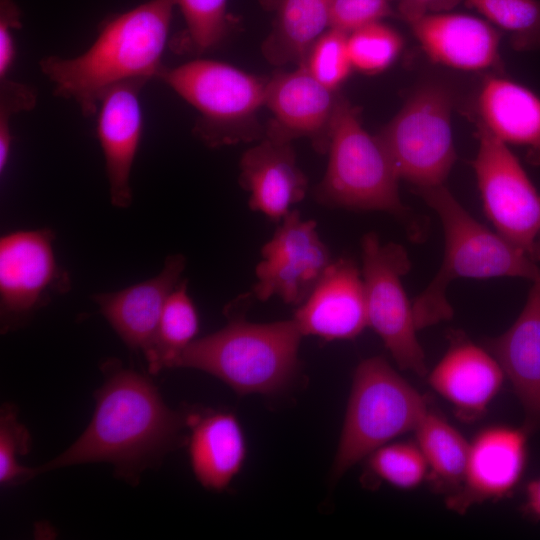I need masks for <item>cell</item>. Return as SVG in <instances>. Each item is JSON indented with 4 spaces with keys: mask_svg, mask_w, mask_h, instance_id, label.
I'll return each instance as SVG.
<instances>
[{
    "mask_svg": "<svg viewBox=\"0 0 540 540\" xmlns=\"http://www.w3.org/2000/svg\"><path fill=\"white\" fill-rule=\"evenodd\" d=\"M92 419L60 455L34 468L35 475L72 465L106 462L131 484L157 465L179 441L187 414L166 405L152 380L117 359L102 364Z\"/></svg>",
    "mask_w": 540,
    "mask_h": 540,
    "instance_id": "6da1fadb",
    "label": "cell"
},
{
    "mask_svg": "<svg viewBox=\"0 0 540 540\" xmlns=\"http://www.w3.org/2000/svg\"><path fill=\"white\" fill-rule=\"evenodd\" d=\"M175 0H148L106 20L91 46L39 65L54 94L74 101L84 117L96 116L99 98L109 87L132 79L157 78L164 65Z\"/></svg>",
    "mask_w": 540,
    "mask_h": 540,
    "instance_id": "7a4b0ae2",
    "label": "cell"
},
{
    "mask_svg": "<svg viewBox=\"0 0 540 540\" xmlns=\"http://www.w3.org/2000/svg\"><path fill=\"white\" fill-rule=\"evenodd\" d=\"M439 216L445 235L441 267L412 303L419 329L453 315L446 293L458 278L520 277L540 281V267L525 251L475 220L443 185L415 188Z\"/></svg>",
    "mask_w": 540,
    "mask_h": 540,
    "instance_id": "3957f363",
    "label": "cell"
},
{
    "mask_svg": "<svg viewBox=\"0 0 540 540\" xmlns=\"http://www.w3.org/2000/svg\"><path fill=\"white\" fill-rule=\"evenodd\" d=\"M228 323L195 339L174 368H192L215 376L239 394H269L294 375L302 334L293 319L257 324L227 307Z\"/></svg>",
    "mask_w": 540,
    "mask_h": 540,
    "instance_id": "277c9868",
    "label": "cell"
},
{
    "mask_svg": "<svg viewBox=\"0 0 540 540\" xmlns=\"http://www.w3.org/2000/svg\"><path fill=\"white\" fill-rule=\"evenodd\" d=\"M329 160L315 199L326 207L375 210L409 216L399 177L378 136L362 126L358 109L339 97L331 122Z\"/></svg>",
    "mask_w": 540,
    "mask_h": 540,
    "instance_id": "5b68a950",
    "label": "cell"
},
{
    "mask_svg": "<svg viewBox=\"0 0 540 540\" xmlns=\"http://www.w3.org/2000/svg\"><path fill=\"white\" fill-rule=\"evenodd\" d=\"M424 397L381 356L357 366L333 475L344 474L390 440L414 431L427 411Z\"/></svg>",
    "mask_w": 540,
    "mask_h": 540,
    "instance_id": "8992f818",
    "label": "cell"
},
{
    "mask_svg": "<svg viewBox=\"0 0 540 540\" xmlns=\"http://www.w3.org/2000/svg\"><path fill=\"white\" fill-rule=\"evenodd\" d=\"M454 103L455 93L447 85L424 84L378 135L399 179L415 188L444 183L456 160L451 130Z\"/></svg>",
    "mask_w": 540,
    "mask_h": 540,
    "instance_id": "52a82bcc",
    "label": "cell"
},
{
    "mask_svg": "<svg viewBox=\"0 0 540 540\" xmlns=\"http://www.w3.org/2000/svg\"><path fill=\"white\" fill-rule=\"evenodd\" d=\"M157 79L198 110L195 133L211 147L244 139L242 125L265 104L268 83L212 59L164 66Z\"/></svg>",
    "mask_w": 540,
    "mask_h": 540,
    "instance_id": "ba28073f",
    "label": "cell"
},
{
    "mask_svg": "<svg viewBox=\"0 0 540 540\" xmlns=\"http://www.w3.org/2000/svg\"><path fill=\"white\" fill-rule=\"evenodd\" d=\"M361 249L368 326L401 369L425 376V354L417 338L412 304L402 285V277L411 267L407 251L400 244L381 243L374 232L363 236Z\"/></svg>",
    "mask_w": 540,
    "mask_h": 540,
    "instance_id": "9c48e42d",
    "label": "cell"
},
{
    "mask_svg": "<svg viewBox=\"0 0 540 540\" xmlns=\"http://www.w3.org/2000/svg\"><path fill=\"white\" fill-rule=\"evenodd\" d=\"M55 238L50 228L18 230L1 237L2 333L26 325L54 296L70 290V275L56 259Z\"/></svg>",
    "mask_w": 540,
    "mask_h": 540,
    "instance_id": "30bf717a",
    "label": "cell"
},
{
    "mask_svg": "<svg viewBox=\"0 0 540 540\" xmlns=\"http://www.w3.org/2000/svg\"><path fill=\"white\" fill-rule=\"evenodd\" d=\"M472 161L486 217L496 232L534 260L540 233V194L507 144L479 122Z\"/></svg>",
    "mask_w": 540,
    "mask_h": 540,
    "instance_id": "8fae6325",
    "label": "cell"
},
{
    "mask_svg": "<svg viewBox=\"0 0 540 540\" xmlns=\"http://www.w3.org/2000/svg\"><path fill=\"white\" fill-rule=\"evenodd\" d=\"M262 260L255 268L252 296L266 301L273 296L299 306L308 297L332 261L314 220L289 211L271 239L261 248Z\"/></svg>",
    "mask_w": 540,
    "mask_h": 540,
    "instance_id": "7c38bea8",
    "label": "cell"
},
{
    "mask_svg": "<svg viewBox=\"0 0 540 540\" xmlns=\"http://www.w3.org/2000/svg\"><path fill=\"white\" fill-rule=\"evenodd\" d=\"M527 435L523 427L497 425L481 430L469 443L462 485L446 498L447 507L465 513L475 504L509 495L524 473Z\"/></svg>",
    "mask_w": 540,
    "mask_h": 540,
    "instance_id": "4fadbf2b",
    "label": "cell"
},
{
    "mask_svg": "<svg viewBox=\"0 0 540 540\" xmlns=\"http://www.w3.org/2000/svg\"><path fill=\"white\" fill-rule=\"evenodd\" d=\"M149 82L132 79L107 88L99 98L96 133L105 159L111 204L128 208L133 200L130 176L141 142L140 94Z\"/></svg>",
    "mask_w": 540,
    "mask_h": 540,
    "instance_id": "5bb4252c",
    "label": "cell"
},
{
    "mask_svg": "<svg viewBox=\"0 0 540 540\" xmlns=\"http://www.w3.org/2000/svg\"><path fill=\"white\" fill-rule=\"evenodd\" d=\"M301 334L352 339L368 326L362 272L349 257L332 260L292 318Z\"/></svg>",
    "mask_w": 540,
    "mask_h": 540,
    "instance_id": "9a60e30c",
    "label": "cell"
},
{
    "mask_svg": "<svg viewBox=\"0 0 540 540\" xmlns=\"http://www.w3.org/2000/svg\"><path fill=\"white\" fill-rule=\"evenodd\" d=\"M339 97L302 63L267 83L265 104L274 115L268 137L291 142L309 138L318 152L328 150L331 122Z\"/></svg>",
    "mask_w": 540,
    "mask_h": 540,
    "instance_id": "2e32d148",
    "label": "cell"
},
{
    "mask_svg": "<svg viewBox=\"0 0 540 540\" xmlns=\"http://www.w3.org/2000/svg\"><path fill=\"white\" fill-rule=\"evenodd\" d=\"M504 372L496 358L463 334L454 333L450 345L428 375L430 386L465 422L479 419L500 391Z\"/></svg>",
    "mask_w": 540,
    "mask_h": 540,
    "instance_id": "e0dca14e",
    "label": "cell"
},
{
    "mask_svg": "<svg viewBox=\"0 0 540 540\" xmlns=\"http://www.w3.org/2000/svg\"><path fill=\"white\" fill-rule=\"evenodd\" d=\"M185 266L182 254L169 255L156 276L115 292L92 295L101 314L130 349L144 354L150 346L166 301Z\"/></svg>",
    "mask_w": 540,
    "mask_h": 540,
    "instance_id": "ac0fdd59",
    "label": "cell"
},
{
    "mask_svg": "<svg viewBox=\"0 0 540 540\" xmlns=\"http://www.w3.org/2000/svg\"><path fill=\"white\" fill-rule=\"evenodd\" d=\"M532 283L515 322L485 342L520 401L528 434L540 429V281Z\"/></svg>",
    "mask_w": 540,
    "mask_h": 540,
    "instance_id": "d6986e66",
    "label": "cell"
},
{
    "mask_svg": "<svg viewBox=\"0 0 540 540\" xmlns=\"http://www.w3.org/2000/svg\"><path fill=\"white\" fill-rule=\"evenodd\" d=\"M239 182L250 194L249 208L278 223L308 189L290 142L269 137L243 154Z\"/></svg>",
    "mask_w": 540,
    "mask_h": 540,
    "instance_id": "ffe728a7",
    "label": "cell"
},
{
    "mask_svg": "<svg viewBox=\"0 0 540 540\" xmlns=\"http://www.w3.org/2000/svg\"><path fill=\"white\" fill-rule=\"evenodd\" d=\"M409 25L425 53L437 63L467 71L500 63V33L480 18L443 12L424 15Z\"/></svg>",
    "mask_w": 540,
    "mask_h": 540,
    "instance_id": "44dd1931",
    "label": "cell"
},
{
    "mask_svg": "<svg viewBox=\"0 0 540 540\" xmlns=\"http://www.w3.org/2000/svg\"><path fill=\"white\" fill-rule=\"evenodd\" d=\"M192 471L206 489H225L241 469L246 441L237 418L227 412L187 414Z\"/></svg>",
    "mask_w": 540,
    "mask_h": 540,
    "instance_id": "7402d4cb",
    "label": "cell"
},
{
    "mask_svg": "<svg viewBox=\"0 0 540 540\" xmlns=\"http://www.w3.org/2000/svg\"><path fill=\"white\" fill-rule=\"evenodd\" d=\"M479 122L505 144L522 146L527 159L540 166V97L503 77L486 78L480 88Z\"/></svg>",
    "mask_w": 540,
    "mask_h": 540,
    "instance_id": "603a6c76",
    "label": "cell"
},
{
    "mask_svg": "<svg viewBox=\"0 0 540 540\" xmlns=\"http://www.w3.org/2000/svg\"><path fill=\"white\" fill-rule=\"evenodd\" d=\"M332 0H282L272 32L262 45L275 65L303 61L315 41L329 28Z\"/></svg>",
    "mask_w": 540,
    "mask_h": 540,
    "instance_id": "cb8c5ba5",
    "label": "cell"
},
{
    "mask_svg": "<svg viewBox=\"0 0 540 540\" xmlns=\"http://www.w3.org/2000/svg\"><path fill=\"white\" fill-rule=\"evenodd\" d=\"M414 431L428 466V479L437 491L447 497L452 495L464 479L469 443L444 417L429 408Z\"/></svg>",
    "mask_w": 540,
    "mask_h": 540,
    "instance_id": "d4e9b609",
    "label": "cell"
},
{
    "mask_svg": "<svg viewBox=\"0 0 540 540\" xmlns=\"http://www.w3.org/2000/svg\"><path fill=\"white\" fill-rule=\"evenodd\" d=\"M198 331V312L188 294V281L183 279L168 297L154 338L144 352L150 373L174 368L178 357L195 340Z\"/></svg>",
    "mask_w": 540,
    "mask_h": 540,
    "instance_id": "484cf974",
    "label": "cell"
},
{
    "mask_svg": "<svg viewBox=\"0 0 540 540\" xmlns=\"http://www.w3.org/2000/svg\"><path fill=\"white\" fill-rule=\"evenodd\" d=\"M462 1L508 32L515 50H540V0Z\"/></svg>",
    "mask_w": 540,
    "mask_h": 540,
    "instance_id": "4316f807",
    "label": "cell"
},
{
    "mask_svg": "<svg viewBox=\"0 0 540 540\" xmlns=\"http://www.w3.org/2000/svg\"><path fill=\"white\" fill-rule=\"evenodd\" d=\"M186 29L176 46L182 51L202 54L216 46L229 29L228 0H175Z\"/></svg>",
    "mask_w": 540,
    "mask_h": 540,
    "instance_id": "83f0119b",
    "label": "cell"
},
{
    "mask_svg": "<svg viewBox=\"0 0 540 540\" xmlns=\"http://www.w3.org/2000/svg\"><path fill=\"white\" fill-rule=\"evenodd\" d=\"M400 35L381 21L360 27L348 35L353 68L367 74L386 69L402 48Z\"/></svg>",
    "mask_w": 540,
    "mask_h": 540,
    "instance_id": "f1b7e54d",
    "label": "cell"
},
{
    "mask_svg": "<svg viewBox=\"0 0 540 540\" xmlns=\"http://www.w3.org/2000/svg\"><path fill=\"white\" fill-rule=\"evenodd\" d=\"M369 468L399 489H413L428 478V466L417 444H385L369 455Z\"/></svg>",
    "mask_w": 540,
    "mask_h": 540,
    "instance_id": "f546056e",
    "label": "cell"
},
{
    "mask_svg": "<svg viewBox=\"0 0 540 540\" xmlns=\"http://www.w3.org/2000/svg\"><path fill=\"white\" fill-rule=\"evenodd\" d=\"M348 35L342 30L328 28L301 62L319 82L332 90H336L353 68Z\"/></svg>",
    "mask_w": 540,
    "mask_h": 540,
    "instance_id": "4dcf8cb0",
    "label": "cell"
},
{
    "mask_svg": "<svg viewBox=\"0 0 540 540\" xmlns=\"http://www.w3.org/2000/svg\"><path fill=\"white\" fill-rule=\"evenodd\" d=\"M30 435L17 419V409L4 404L0 412V484L19 485L35 477L34 468L22 466L18 458L30 450Z\"/></svg>",
    "mask_w": 540,
    "mask_h": 540,
    "instance_id": "1f68e13d",
    "label": "cell"
},
{
    "mask_svg": "<svg viewBox=\"0 0 540 540\" xmlns=\"http://www.w3.org/2000/svg\"><path fill=\"white\" fill-rule=\"evenodd\" d=\"M37 102L34 87L10 79L0 80V173L5 172L13 144L12 118L32 110Z\"/></svg>",
    "mask_w": 540,
    "mask_h": 540,
    "instance_id": "d6a6232c",
    "label": "cell"
},
{
    "mask_svg": "<svg viewBox=\"0 0 540 540\" xmlns=\"http://www.w3.org/2000/svg\"><path fill=\"white\" fill-rule=\"evenodd\" d=\"M395 0H332L329 28L347 33L397 14ZM398 1V0H396Z\"/></svg>",
    "mask_w": 540,
    "mask_h": 540,
    "instance_id": "836d02e7",
    "label": "cell"
},
{
    "mask_svg": "<svg viewBox=\"0 0 540 540\" xmlns=\"http://www.w3.org/2000/svg\"><path fill=\"white\" fill-rule=\"evenodd\" d=\"M22 13L13 0H0V80L8 78L16 57L14 32L21 28Z\"/></svg>",
    "mask_w": 540,
    "mask_h": 540,
    "instance_id": "e575fe53",
    "label": "cell"
},
{
    "mask_svg": "<svg viewBox=\"0 0 540 540\" xmlns=\"http://www.w3.org/2000/svg\"><path fill=\"white\" fill-rule=\"evenodd\" d=\"M462 0H398L397 15L408 24L427 15L453 9Z\"/></svg>",
    "mask_w": 540,
    "mask_h": 540,
    "instance_id": "d590c367",
    "label": "cell"
},
{
    "mask_svg": "<svg viewBox=\"0 0 540 540\" xmlns=\"http://www.w3.org/2000/svg\"><path fill=\"white\" fill-rule=\"evenodd\" d=\"M524 508L529 515L540 520V477L527 485Z\"/></svg>",
    "mask_w": 540,
    "mask_h": 540,
    "instance_id": "8d00e7d4",
    "label": "cell"
},
{
    "mask_svg": "<svg viewBox=\"0 0 540 540\" xmlns=\"http://www.w3.org/2000/svg\"><path fill=\"white\" fill-rule=\"evenodd\" d=\"M534 260L540 261V233L537 237L535 248H534Z\"/></svg>",
    "mask_w": 540,
    "mask_h": 540,
    "instance_id": "74e56055",
    "label": "cell"
}]
</instances>
